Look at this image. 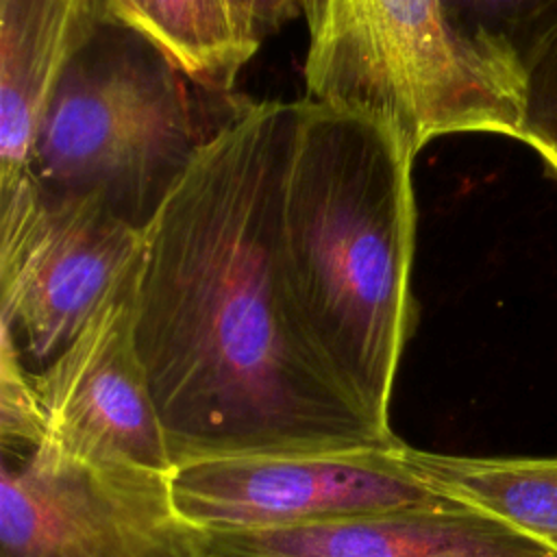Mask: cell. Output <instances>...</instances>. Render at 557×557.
I'll use <instances>...</instances> for the list:
<instances>
[{"label":"cell","mask_w":557,"mask_h":557,"mask_svg":"<svg viewBox=\"0 0 557 557\" xmlns=\"http://www.w3.org/2000/svg\"><path fill=\"white\" fill-rule=\"evenodd\" d=\"M413 154L385 126L298 100L278 207V270L305 337L381 424L418 322Z\"/></svg>","instance_id":"obj_2"},{"label":"cell","mask_w":557,"mask_h":557,"mask_svg":"<svg viewBox=\"0 0 557 557\" xmlns=\"http://www.w3.org/2000/svg\"><path fill=\"white\" fill-rule=\"evenodd\" d=\"M146 35L191 83L226 94L261 39L231 0H141Z\"/></svg>","instance_id":"obj_12"},{"label":"cell","mask_w":557,"mask_h":557,"mask_svg":"<svg viewBox=\"0 0 557 557\" xmlns=\"http://www.w3.org/2000/svg\"><path fill=\"white\" fill-rule=\"evenodd\" d=\"M442 4L461 33L516 54L557 11V0H442Z\"/></svg>","instance_id":"obj_15"},{"label":"cell","mask_w":557,"mask_h":557,"mask_svg":"<svg viewBox=\"0 0 557 557\" xmlns=\"http://www.w3.org/2000/svg\"><path fill=\"white\" fill-rule=\"evenodd\" d=\"M405 455L435 492L481 509L557 553V457H472L409 444Z\"/></svg>","instance_id":"obj_11"},{"label":"cell","mask_w":557,"mask_h":557,"mask_svg":"<svg viewBox=\"0 0 557 557\" xmlns=\"http://www.w3.org/2000/svg\"><path fill=\"white\" fill-rule=\"evenodd\" d=\"M0 322L41 370L135 259L141 228L98 196L46 189L30 172L0 187Z\"/></svg>","instance_id":"obj_6"},{"label":"cell","mask_w":557,"mask_h":557,"mask_svg":"<svg viewBox=\"0 0 557 557\" xmlns=\"http://www.w3.org/2000/svg\"><path fill=\"white\" fill-rule=\"evenodd\" d=\"M0 342V440L4 457H22L44 444L46 416L35 374L22 359L11 333Z\"/></svg>","instance_id":"obj_14"},{"label":"cell","mask_w":557,"mask_h":557,"mask_svg":"<svg viewBox=\"0 0 557 557\" xmlns=\"http://www.w3.org/2000/svg\"><path fill=\"white\" fill-rule=\"evenodd\" d=\"M104 22V0H0V187L28 172L61 76Z\"/></svg>","instance_id":"obj_10"},{"label":"cell","mask_w":557,"mask_h":557,"mask_svg":"<svg viewBox=\"0 0 557 557\" xmlns=\"http://www.w3.org/2000/svg\"><path fill=\"white\" fill-rule=\"evenodd\" d=\"M205 137L183 72L146 35L104 22L61 76L28 172L46 189L98 196L141 228Z\"/></svg>","instance_id":"obj_4"},{"label":"cell","mask_w":557,"mask_h":557,"mask_svg":"<svg viewBox=\"0 0 557 557\" xmlns=\"http://www.w3.org/2000/svg\"><path fill=\"white\" fill-rule=\"evenodd\" d=\"M170 472L98 461L52 442L2 461V557H191Z\"/></svg>","instance_id":"obj_7"},{"label":"cell","mask_w":557,"mask_h":557,"mask_svg":"<svg viewBox=\"0 0 557 557\" xmlns=\"http://www.w3.org/2000/svg\"><path fill=\"white\" fill-rule=\"evenodd\" d=\"M191 557H557L470 505H433L276 531L191 529Z\"/></svg>","instance_id":"obj_9"},{"label":"cell","mask_w":557,"mask_h":557,"mask_svg":"<svg viewBox=\"0 0 557 557\" xmlns=\"http://www.w3.org/2000/svg\"><path fill=\"white\" fill-rule=\"evenodd\" d=\"M137 268L139 250L78 335L33 374L46 416L44 442L98 461L170 472L174 459L135 337Z\"/></svg>","instance_id":"obj_8"},{"label":"cell","mask_w":557,"mask_h":557,"mask_svg":"<svg viewBox=\"0 0 557 557\" xmlns=\"http://www.w3.org/2000/svg\"><path fill=\"white\" fill-rule=\"evenodd\" d=\"M109 22L122 24L146 35V20L141 13V0H104ZM148 37V35H146Z\"/></svg>","instance_id":"obj_17"},{"label":"cell","mask_w":557,"mask_h":557,"mask_svg":"<svg viewBox=\"0 0 557 557\" xmlns=\"http://www.w3.org/2000/svg\"><path fill=\"white\" fill-rule=\"evenodd\" d=\"M518 61L524 87L520 141L557 178V11L520 46Z\"/></svg>","instance_id":"obj_13"},{"label":"cell","mask_w":557,"mask_h":557,"mask_svg":"<svg viewBox=\"0 0 557 557\" xmlns=\"http://www.w3.org/2000/svg\"><path fill=\"white\" fill-rule=\"evenodd\" d=\"M307 100L389 128L413 157L433 139H520L518 54L461 33L442 0H309Z\"/></svg>","instance_id":"obj_3"},{"label":"cell","mask_w":557,"mask_h":557,"mask_svg":"<svg viewBox=\"0 0 557 557\" xmlns=\"http://www.w3.org/2000/svg\"><path fill=\"white\" fill-rule=\"evenodd\" d=\"M244 24L263 41L296 13H302L300 0H231Z\"/></svg>","instance_id":"obj_16"},{"label":"cell","mask_w":557,"mask_h":557,"mask_svg":"<svg viewBox=\"0 0 557 557\" xmlns=\"http://www.w3.org/2000/svg\"><path fill=\"white\" fill-rule=\"evenodd\" d=\"M398 437L196 457L174 463L170 490L200 531H276L440 503Z\"/></svg>","instance_id":"obj_5"},{"label":"cell","mask_w":557,"mask_h":557,"mask_svg":"<svg viewBox=\"0 0 557 557\" xmlns=\"http://www.w3.org/2000/svg\"><path fill=\"white\" fill-rule=\"evenodd\" d=\"M296 102H244L141 226L135 337L174 463L396 437L305 337L278 270Z\"/></svg>","instance_id":"obj_1"},{"label":"cell","mask_w":557,"mask_h":557,"mask_svg":"<svg viewBox=\"0 0 557 557\" xmlns=\"http://www.w3.org/2000/svg\"><path fill=\"white\" fill-rule=\"evenodd\" d=\"M307 2H309V0H300V4H302V13H305V7H307Z\"/></svg>","instance_id":"obj_18"}]
</instances>
